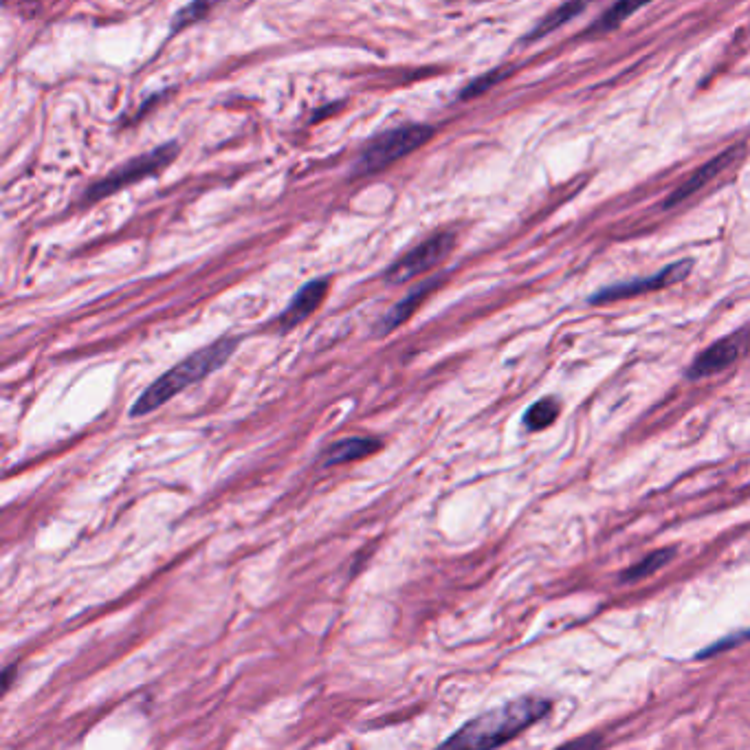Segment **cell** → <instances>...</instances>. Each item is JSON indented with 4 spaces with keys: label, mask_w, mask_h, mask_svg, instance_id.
<instances>
[{
    "label": "cell",
    "mask_w": 750,
    "mask_h": 750,
    "mask_svg": "<svg viewBox=\"0 0 750 750\" xmlns=\"http://www.w3.org/2000/svg\"><path fill=\"white\" fill-rule=\"evenodd\" d=\"M550 709H553V702L535 696L506 702L502 707L482 713L480 718L467 722L462 729L447 737L443 746L498 748L515 740L528 726L544 720Z\"/></svg>",
    "instance_id": "cell-1"
},
{
    "label": "cell",
    "mask_w": 750,
    "mask_h": 750,
    "mask_svg": "<svg viewBox=\"0 0 750 750\" xmlns=\"http://www.w3.org/2000/svg\"><path fill=\"white\" fill-rule=\"evenodd\" d=\"M240 346L238 337H223L214 341L201 350H196L194 355L183 359L181 363H176L174 368H170L161 377L150 383L146 390L139 394V399L135 405L130 407V416L139 418V416H148L150 412L157 410V407L165 405L170 399H174L176 394L183 392L185 388H190L192 383L205 379L207 374H212L220 370L227 363V359L234 355Z\"/></svg>",
    "instance_id": "cell-2"
},
{
    "label": "cell",
    "mask_w": 750,
    "mask_h": 750,
    "mask_svg": "<svg viewBox=\"0 0 750 750\" xmlns=\"http://www.w3.org/2000/svg\"><path fill=\"white\" fill-rule=\"evenodd\" d=\"M432 135H434V130L423 124H407V126H399L394 130L383 132V135L370 141L366 150L361 152L357 168H355V176L377 174L385 168H390V165H394L399 159L421 148Z\"/></svg>",
    "instance_id": "cell-3"
},
{
    "label": "cell",
    "mask_w": 750,
    "mask_h": 750,
    "mask_svg": "<svg viewBox=\"0 0 750 750\" xmlns=\"http://www.w3.org/2000/svg\"><path fill=\"white\" fill-rule=\"evenodd\" d=\"M179 143L176 141H168L163 143V146L154 148L146 154H141V157H135L130 159L126 165H121V168H117L115 172L106 174L102 181L95 183L93 187H88L86 190V201L93 203V201H99V198H106L110 194H115L119 190H124V187L137 183V181H143L148 179V176L157 174L159 170H163L165 165H170L174 161L176 154H179Z\"/></svg>",
    "instance_id": "cell-4"
},
{
    "label": "cell",
    "mask_w": 750,
    "mask_h": 750,
    "mask_svg": "<svg viewBox=\"0 0 750 750\" xmlns=\"http://www.w3.org/2000/svg\"><path fill=\"white\" fill-rule=\"evenodd\" d=\"M454 245H456V236L449 234V231L427 238L425 242H421V245L412 249L410 253H405L401 260H396L392 267L385 271V282L405 284L418 278V275L427 273L429 269H434L436 264L443 262L451 253V249H454Z\"/></svg>",
    "instance_id": "cell-5"
},
{
    "label": "cell",
    "mask_w": 750,
    "mask_h": 750,
    "mask_svg": "<svg viewBox=\"0 0 750 750\" xmlns=\"http://www.w3.org/2000/svg\"><path fill=\"white\" fill-rule=\"evenodd\" d=\"M691 267H693L691 260L674 262V264H669V267H665L663 271L649 275V278H638V280H630V282H619V284L605 286V289H601L599 293H594L590 297V302L592 304H608V302H616V300H627V297L652 293V291H658V289H667V286L685 280L689 271H691Z\"/></svg>",
    "instance_id": "cell-6"
},
{
    "label": "cell",
    "mask_w": 750,
    "mask_h": 750,
    "mask_svg": "<svg viewBox=\"0 0 750 750\" xmlns=\"http://www.w3.org/2000/svg\"><path fill=\"white\" fill-rule=\"evenodd\" d=\"M746 337V330H740V333H735L731 337L715 341V344H711L707 350H702L700 355L693 359L687 370V377L698 381L733 366V363L742 357V352L746 348Z\"/></svg>",
    "instance_id": "cell-7"
},
{
    "label": "cell",
    "mask_w": 750,
    "mask_h": 750,
    "mask_svg": "<svg viewBox=\"0 0 750 750\" xmlns=\"http://www.w3.org/2000/svg\"><path fill=\"white\" fill-rule=\"evenodd\" d=\"M328 286H330L328 278L313 280V282L304 284L302 289L295 293L291 304L286 306V311L280 317V322H278L280 333H291L295 326H300L302 322H306V319L311 317L317 311V308L322 306V302L326 300Z\"/></svg>",
    "instance_id": "cell-8"
},
{
    "label": "cell",
    "mask_w": 750,
    "mask_h": 750,
    "mask_svg": "<svg viewBox=\"0 0 750 750\" xmlns=\"http://www.w3.org/2000/svg\"><path fill=\"white\" fill-rule=\"evenodd\" d=\"M440 282H443V280L432 278V280L423 282L421 286H416V289L410 295H405L399 304H394L390 311L385 313L377 324H374V333L381 335V337L390 335L392 330H396L401 324H405L407 319H410L418 311V306H421L427 300V297L432 295V291L438 289Z\"/></svg>",
    "instance_id": "cell-9"
},
{
    "label": "cell",
    "mask_w": 750,
    "mask_h": 750,
    "mask_svg": "<svg viewBox=\"0 0 750 750\" xmlns=\"http://www.w3.org/2000/svg\"><path fill=\"white\" fill-rule=\"evenodd\" d=\"M742 150H744L742 146H737V148H733V150L722 152L720 157L711 159L709 163H704L702 168H700L696 174H691L689 179H687L685 183H682L674 194L669 196L667 207H674V205H678V203H682V201H687L689 196H693L696 192H700L702 187H707V185L715 179V176L722 174L726 168H729V165L733 163V159L737 157V154H742Z\"/></svg>",
    "instance_id": "cell-10"
},
{
    "label": "cell",
    "mask_w": 750,
    "mask_h": 750,
    "mask_svg": "<svg viewBox=\"0 0 750 750\" xmlns=\"http://www.w3.org/2000/svg\"><path fill=\"white\" fill-rule=\"evenodd\" d=\"M383 447L379 438H370V436H352L344 438L339 443L330 445L324 454L322 467H337V465H346V462H357L368 458Z\"/></svg>",
    "instance_id": "cell-11"
},
{
    "label": "cell",
    "mask_w": 750,
    "mask_h": 750,
    "mask_svg": "<svg viewBox=\"0 0 750 750\" xmlns=\"http://www.w3.org/2000/svg\"><path fill=\"white\" fill-rule=\"evenodd\" d=\"M559 412H561V403L555 399V396H544L542 401L533 403L526 410L524 427L528 429V432H542V429H548L557 421Z\"/></svg>",
    "instance_id": "cell-12"
},
{
    "label": "cell",
    "mask_w": 750,
    "mask_h": 750,
    "mask_svg": "<svg viewBox=\"0 0 750 750\" xmlns=\"http://www.w3.org/2000/svg\"><path fill=\"white\" fill-rule=\"evenodd\" d=\"M676 555V548H663V550H656V553L643 557V561H638V564H634L632 568H627L621 572V581L623 583H634V581H641L645 577H652L656 570L665 568L671 559H674Z\"/></svg>",
    "instance_id": "cell-13"
},
{
    "label": "cell",
    "mask_w": 750,
    "mask_h": 750,
    "mask_svg": "<svg viewBox=\"0 0 750 750\" xmlns=\"http://www.w3.org/2000/svg\"><path fill=\"white\" fill-rule=\"evenodd\" d=\"M652 3V0H619L608 14H603L601 20L597 22V25L592 27V33H601V31H612L614 27H619L623 20L630 18L632 14H636L638 9H643L645 5Z\"/></svg>",
    "instance_id": "cell-14"
},
{
    "label": "cell",
    "mask_w": 750,
    "mask_h": 750,
    "mask_svg": "<svg viewBox=\"0 0 750 750\" xmlns=\"http://www.w3.org/2000/svg\"><path fill=\"white\" fill-rule=\"evenodd\" d=\"M218 3H223V0H192L190 5L183 7L179 14L174 16L172 31H183L185 27L201 22Z\"/></svg>",
    "instance_id": "cell-15"
},
{
    "label": "cell",
    "mask_w": 750,
    "mask_h": 750,
    "mask_svg": "<svg viewBox=\"0 0 750 750\" xmlns=\"http://www.w3.org/2000/svg\"><path fill=\"white\" fill-rule=\"evenodd\" d=\"M581 9H583V0H572V3H568V5H564L561 9H557L553 16H548V18L542 22V27L535 29V31L531 33V40L542 38V36H546V33H550L553 29L561 27L566 20H570L572 16H577Z\"/></svg>",
    "instance_id": "cell-16"
},
{
    "label": "cell",
    "mask_w": 750,
    "mask_h": 750,
    "mask_svg": "<svg viewBox=\"0 0 750 750\" xmlns=\"http://www.w3.org/2000/svg\"><path fill=\"white\" fill-rule=\"evenodd\" d=\"M506 73L502 71H493V73H487L484 77H480V80H476L473 84H469L465 88V93H462V99H469V97H476V95H482L484 91H487L489 86H493L495 82L500 80V77H504Z\"/></svg>",
    "instance_id": "cell-17"
},
{
    "label": "cell",
    "mask_w": 750,
    "mask_h": 750,
    "mask_svg": "<svg viewBox=\"0 0 750 750\" xmlns=\"http://www.w3.org/2000/svg\"><path fill=\"white\" fill-rule=\"evenodd\" d=\"M16 669H18L16 665L5 667V671H3V689H5V691H9L11 682H14V671H16Z\"/></svg>",
    "instance_id": "cell-18"
}]
</instances>
